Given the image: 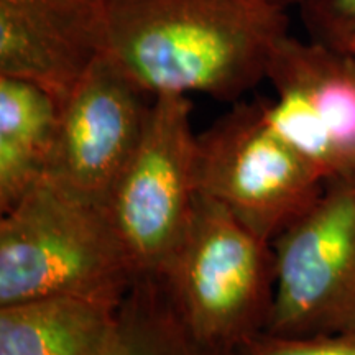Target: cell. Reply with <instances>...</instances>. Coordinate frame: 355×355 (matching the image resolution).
I'll use <instances>...</instances> for the list:
<instances>
[{
    "instance_id": "cell-2",
    "label": "cell",
    "mask_w": 355,
    "mask_h": 355,
    "mask_svg": "<svg viewBox=\"0 0 355 355\" xmlns=\"http://www.w3.org/2000/svg\"><path fill=\"white\" fill-rule=\"evenodd\" d=\"M104 207L43 176L0 220V306L81 296L121 306L139 279Z\"/></svg>"
},
{
    "instance_id": "cell-7",
    "label": "cell",
    "mask_w": 355,
    "mask_h": 355,
    "mask_svg": "<svg viewBox=\"0 0 355 355\" xmlns=\"http://www.w3.org/2000/svg\"><path fill=\"white\" fill-rule=\"evenodd\" d=\"M268 125L321 173L355 176V55L285 35L266 68Z\"/></svg>"
},
{
    "instance_id": "cell-12",
    "label": "cell",
    "mask_w": 355,
    "mask_h": 355,
    "mask_svg": "<svg viewBox=\"0 0 355 355\" xmlns=\"http://www.w3.org/2000/svg\"><path fill=\"white\" fill-rule=\"evenodd\" d=\"M102 355H239V350L199 339L176 311L163 279L140 277L119 306Z\"/></svg>"
},
{
    "instance_id": "cell-4",
    "label": "cell",
    "mask_w": 355,
    "mask_h": 355,
    "mask_svg": "<svg viewBox=\"0 0 355 355\" xmlns=\"http://www.w3.org/2000/svg\"><path fill=\"white\" fill-rule=\"evenodd\" d=\"M198 193L272 243L321 196L324 180L266 122L263 99L235 102L198 133Z\"/></svg>"
},
{
    "instance_id": "cell-5",
    "label": "cell",
    "mask_w": 355,
    "mask_h": 355,
    "mask_svg": "<svg viewBox=\"0 0 355 355\" xmlns=\"http://www.w3.org/2000/svg\"><path fill=\"white\" fill-rule=\"evenodd\" d=\"M193 104L153 97L141 139L110 189L104 211L139 277H159L188 230L198 196Z\"/></svg>"
},
{
    "instance_id": "cell-16",
    "label": "cell",
    "mask_w": 355,
    "mask_h": 355,
    "mask_svg": "<svg viewBox=\"0 0 355 355\" xmlns=\"http://www.w3.org/2000/svg\"><path fill=\"white\" fill-rule=\"evenodd\" d=\"M350 53H354V55H355V43L352 44V50H350Z\"/></svg>"
},
{
    "instance_id": "cell-10",
    "label": "cell",
    "mask_w": 355,
    "mask_h": 355,
    "mask_svg": "<svg viewBox=\"0 0 355 355\" xmlns=\"http://www.w3.org/2000/svg\"><path fill=\"white\" fill-rule=\"evenodd\" d=\"M119 306L81 296H43L0 306V355H102Z\"/></svg>"
},
{
    "instance_id": "cell-1",
    "label": "cell",
    "mask_w": 355,
    "mask_h": 355,
    "mask_svg": "<svg viewBox=\"0 0 355 355\" xmlns=\"http://www.w3.org/2000/svg\"><path fill=\"white\" fill-rule=\"evenodd\" d=\"M114 60L148 96L239 102L266 79L288 17L261 0H107Z\"/></svg>"
},
{
    "instance_id": "cell-8",
    "label": "cell",
    "mask_w": 355,
    "mask_h": 355,
    "mask_svg": "<svg viewBox=\"0 0 355 355\" xmlns=\"http://www.w3.org/2000/svg\"><path fill=\"white\" fill-rule=\"evenodd\" d=\"M152 101L112 58L102 55L61 104L44 176L104 207L139 145Z\"/></svg>"
},
{
    "instance_id": "cell-3",
    "label": "cell",
    "mask_w": 355,
    "mask_h": 355,
    "mask_svg": "<svg viewBox=\"0 0 355 355\" xmlns=\"http://www.w3.org/2000/svg\"><path fill=\"white\" fill-rule=\"evenodd\" d=\"M186 326L204 343L237 349L266 329L277 286L272 243L199 194L188 230L159 275Z\"/></svg>"
},
{
    "instance_id": "cell-6",
    "label": "cell",
    "mask_w": 355,
    "mask_h": 355,
    "mask_svg": "<svg viewBox=\"0 0 355 355\" xmlns=\"http://www.w3.org/2000/svg\"><path fill=\"white\" fill-rule=\"evenodd\" d=\"M272 247L277 286L265 332L355 329V176L327 180L316 202Z\"/></svg>"
},
{
    "instance_id": "cell-9",
    "label": "cell",
    "mask_w": 355,
    "mask_h": 355,
    "mask_svg": "<svg viewBox=\"0 0 355 355\" xmlns=\"http://www.w3.org/2000/svg\"><path fill=\"white\" fill-rule=\"evenodd\" d=\"M107 0H0V76L60 102L107 53Z\"/></svg>"
},
{
    "instance_id": "cell-13",
    "label": "cell",
    "mask_w": 355,
    "mask_h": 355,
    "mask_svg": "<svg viewBox=\"0 0 355 355\" xmlns=\"http://www.w3.org/2000/svg\"><path fill=\"white\" fill-rule=\"evenodd\" d=\"M239 355H355V329L316 336L259 332L237 347Z\"/></svg>"
},
{
    "instance_id": "cell-15",
    "label": "cell",
    "mask_w": 355,
    "mask_h": 355,
    "mask_svg": "<svg viewBox=\"0 0 355 355\" xmlns=\"http://www.w3.org/2000/svg\"><path fill=\"white\" fill-rule=\"evenodd\" d=\"M261 2L268 3V6L278 8V10L286 12V8H290V7H295V6L301 7L306 0H261Z\"/></svg>"
},
{
    "instance_id": "cell-14",
    "label": "cell",
    "mask_w": 355,
    "mask_h": 355,
    "mask_svg": "<svg viewBox=\"0 0 355 355\" xmlns=\"http://www.w3.org/2000/svg\"><path fill=\"white\" fill-rule=\"evenodd\" d=\"M300 8L309 40L350 53L355 43V0H306Z\"/></svg>"
},
{
    "instance_id": "cell-11",
    "label": "cell",
    "mask_w": 355,
    "mask_h": 355,
    "mask_svg": "<svg viewBox=\"0 0 355 355\" xmlns=\"http://www.w3.org/2000/svg\"><path fill=\"white\" fill-rule=\"evenodd\" d=\"M61 105L24 79L0 76V212L6 214L46 175Z\"/></svg>"
}]
</instances>
